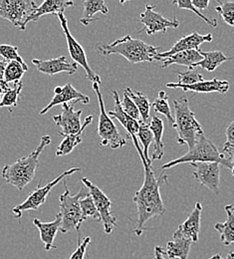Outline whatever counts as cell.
I'll list each match as a JSON object with an SVG mask.
<instances>
[{"label":"cell","mask_w":234,"mask_h":259,"mask_svg":"<svg viewBox=\"0 0 234 259\" xmlns=\"http://www.w3.org/2000/svg\"><path fill=\"white\" fill-rule=\"evenodd\" d=\"M75 104H77V102H73L71 104H63L62 113L60 115L53 116L54 123L62 130L58 132L59 135L62 137L76 134L82 128V125H81L82 110L75 111L74 110Z\"/></svg>","instance_id":"cell-14"},{"label":"cell","mask_w":234,"mask_h":259,"mask_svg":"<svg viewBox=\"0 0 234 259\" xmlns=\"http://www.w3.org/2000/svg\"><path fill=\"white\" fill-rule=\"evenodd\" d=\"M202 59L203 57L201 54V50L181 51L168 58L163 59V64L161 65V68H167L172 64L182 65L189 68H195Z\"/></svg>","instance_id":"cell-24"},{"label":"cell","mask_w":234,"mask_h":259,"mask_svg":"<svg viewBox=\"0 0 234 259\" xmlns=\"http://www.w3.org/2000/svg\"><path fill=\"white\" fill-rule=\"evenodd\" d=\"M212 34L208 33L205 35H201L197 31L191 33L190 35H185L177 40L173 46L166 52L159 53L157 55L156 61H162L163 59L168 58L178 52L181 51H190V50H200V46L204 42H211L212 41Z\"/></svg>","instance_id":"cell-15"},{"label":"cell","mask_w":234,"mask_h":259,"mask_svg":"<svg viewBox=\"0 0 234 259\" xmlns=\"http://www.w3.org/2000/svg\"><path fill=\"white\" fill-rule=\"evenodd\" d=\"M22 88L23 84L20 82L13 85L12 88H9L5 92H3L0 101V108H8L9 112L12 113V107H17L18 97L21 93Z\"/></svg>","instance_id":"cell-32"},{"label":"cell","mask_w":234,"mask_h":259,"mask_svg":"<svg viewBox=\"0 0 234 259\" xmlns=\"http://www.w3.org/2000/svg\"><path fill=\"white\" fill-rule=\"evenodd\" d=\"M92 122H93V116L90 115L85 119V122L82 125V128L78 133L68 135L66 137H64L63 141L60 143V145L57 148L56 156L57 157H63V156H67L69 154H71L73 152V150L79 144L82 143V134L89 125L92 124Z\"/></svg>","instance_id":"cell-25"},{"label":"cell","mask_w":234,"mask_h":259,"mask_svg":"<svg viewBox=\"0 0 234 259\" xmlns=\"http://www.w3.org/2000/svg\"><path fill=\"white\" fill-rule=\"evenodd\" d=\"M161 47L152 46L143 40L134 39L131 35L118 39L110 44L99 42L96 44V50L104 56L120 55L127 59L131 64L142 62H154Z\"/></svg>","instance_id":"cell-2"},{"label":"cell","mask_w":234,"mask_h":259,"mask_svg":"<svg viewBox=\"0 0 234 259\" xmlns=\"http://www.w3.org/2000/svg\"><path fill=\"white\" fill-rule=\"evenodd\" d=\"M36 6L37 4L30 0H0V17L25 31V21Z\"/></svg>","instance_id":"cell-10"},{"label":"cell","mask_w":234,"mask_h":259,"mask_svg":"<svg viewBox=\"0 0 234 259\" xmlns=\"http://www.w3.org/2000/svg\"><path fill=\"white\" fill-rule=\"evenodd\" d=\"M224 209L226 212V221L224 223L215 224L214 228L220 234V241L225 246H229L234 243V215L226 206Z\"/></svg>","instance_id":"cell-28"},{"label":"cell","mask_w":234,"mask_h":259,"mask_svg":"<svg viewBox=\"0 0 234 259\" xmlns=\"http://www.w3.org/2000/svg\"><path fill=\"white\" fill-rule=\"evenodd\" d=\"M226 142L223 146L222 153L230 160L234 166V121L225 130Z\"/></svg>","instance_id":"cell-40"},{"label":"cell","mask_w":234,"mask_h":259,"mask_svg":"<svg viewBox=\"0 0 234 259\" xmlns=\"http://www.w3.org/2000/svg\"><path fill=\"white\" fill-rule=\"evenodd\" d=\"M165 250L161 246L155 247V258L154 259H166L164 257Z\"/></svg>","instance_id":"cell-45"},{"label":"cell","mask_w":234,"mask_h":259,"mask_svg":"<svg viewBox=\"0 0 234 259\" xmlns=\"http://www.w3.org/2000/svg\"><path fill=\"white\" fill-rule=\"evenodd\" d=\"M80 170H81L80 167H72L68 170H65L61 175H59L56 179L48 183L46 186L44 187L38 186L22 203L12 207V212L14 214V218L20 219L24 211L37 210L42 204L45 203L48 194H50V192L54 187H56L64 178H66L68 176H72L75 172H78Z\"/></svg>","instance_id":"cell-8"},{"label":"cell","mask_w":234,"mask_h":259,"mask_svg":"<svg viewBox=\"0 0 234 259\" xmlns=\"http://www.w3.org/2000/svg\"><path fill=\"white\" fill-rule=\"evenodd\" d=\"M209 259H223L222 258V256L220 255V254H215V255H213V256H211Z\"/></svg>","instance_id":"cell-48"},{"label":"cell","mask_w":234,"mask_h":259,"mask_svg":"<svg viewBox=\"0 0 234 259\" xmlns=\"http://www.w3.org/2000/svg\"><path fill=\"white\" fill-rule=\"evenodd\" d=\"M121 104H122V108H123V110L126 114H128L130 117H132L135 121H138V122L142 121L141 115H139V112H138L136 106L134 105L133 100L129 97V95L125 91H124V97H123V100L121 101Z\"/></svg>","instance_id":"cell-41"},{"label":"cell","mask_w":234,"mask_h":259,"mask_svg":"<svg viewBox=\"0 0 234 259\" xmlns=\"http://www.w3.org/2000/svg\"><path fill=\"white\" fill-rule=\"evenodd\" d=\"M65 192L59 197V215L61 217V227L60 231L62 233H68L72 230L80 232L82 224L85 222L82 217L80 200L87 196L89 192L85 189H81L76 194H70L68 189L67 182H64Z\"/></svg>","instance_id":"cell-6"},{"label":"cell","mask_w":234,"mask_h":259,"mask_svg":"<svg viewBox=\"0 0 234 259\" xmlns=\"http://www.w3.org/2000/svg\"><path fill=\"white\" fill-rule=\"evenodd\" d=\"M125 92L129 95V97L133 100L134 105L136 106V108L139 112V115H141L142 122L149 124L150 112H151V107H152V105L149 101V98L142 92H134L130 87L126 88Z\"/></svg>","instance_id":"cell-29"},{"label":"cell","mask_w":234,"mask_h":259,"mask_svg":"<svg viewBox=\"0 0 234 259\" xmlns=\"http://www.w3.org/2000/svg\"><path fill=\"white\" fill-rule=\"evenodd\" d=\"M178 84L180 85H194L203 81V76L197 68H189L186 71H179L176 73Z\"/></svg>","instance_id":"cell-36"},{"label":"cell","mask_w":234,"mask_h":259,"mask_svg":"<svg viewBox=\"0 0 234 259\" xmlns=\"http://www.w3.org/2000/svg\"><path fill=\"white\" fill-rule=\"evenodd\" d=\"M201 54L202 55L203 59L200 63H198L197 67H201L208 72H212L222 63H224L228 60H232V58L226 57L221 51L202 52L201 50Z\"/></svg>","instance_id":"cell-30"},{"label":"cell","mask_w":234,"mask_h":259,"mask_svg":"<svg viewBox=\"0 0 234 259\" xmlns=\"http://www.w3.org/2000/svg\"><path fill=\"white\" fill-rule=\"evenodd\" d=\"M73 102H81L84 105H87L90 103V98L78 90H76L70 83L63 86L62 92L58 95H54L50 103L40 112V115H45L49 110H51L53 107L58 106V105H63V104H68V103H73Z\"/></svg>","instance_id":"cell-20"},{"label":"cell","mask_w":234,"mask_h":259,"mask_svg":"<svg viewBox=\"0 0 234 259\" xmlns=\"http://www.w3.org/2000/svg\"><path fill=\"white\" fill-rule=\"evenodd\" d=\"M232 174H233V176H234V166H233V169H232Z\"/></svg>","instance_id":"cell-50"},{"label":"cell","mask_w":234,"mask_h":259,"mask_svg":"<svg viewBox=\"0 0 234 259\" xmlns=\"http://www.w3.org/2000/svg\"><path fill=\"white\" fill-rule=\"evenodd\" d=\"M81 182L88 189L89 194L94 200L96 208L100 214L101 222L104 227V231L107 234L112 233L114 228L118 227V224H117V219L114 218L111 212V207L113 204L111 199L105 194L100 188L94 185L87 178H82Z\"/></svg>","instance_id":"cell-11"},{"label":"cell","mask_w":234,"mask_h":259,"mask_svg":"<svg viewBox=\"0 0 234 259\" xmlns=\"http://www.w3.org/2000/svg\"><path fill=\"white\" fill-rule=\"evenodd\" d=\"M193 5L199 10V9H207L209 5V0H194L192 1Z\"/></svg>","instance_id":"cell-44"},{"label":"cell","mask_w":234,"mask_h":259,"mask_svg":"<svg viewBox=\"0 0 234 259\" xmlns=\"http://www.w3.org/2000/svg\"><path fill=\"white\" fill-rule=\"evenodd\" d=\"M73 1H67V0H45L40 6H36L34 8L33 12L27 17L25 21V26L29 22H36L39 18H41L44 15L52 14L57 16L59 13L65 12V9L73 6Z\"/></svg>","instance_id":"cell-19"},{"label":"cell","mask_w":234,"mask_h":259,"mask_svg":"<svg viewBox=\"0 0 234 259\" xmlns=\"http://www.w3.org/2000/svg\"><path fill=\"white\" fill-rule=\"evenodd\" d=\"M91 242V237L90 236H86L84 238V240L82 241V243L78 245L77 249L72 253V255L70 256L69 259H84L86 255V251H87V247Z\"/></svg>","instance_id":"cell-42"},{"label":"cell","mask_w":234,"mask_h":259,"mask_svg":"<svg viewBox=\"0 0 234 259\" xmlns=\"http://www.w3.org/2000/svg\"><path fill=\"white\" fill-rule=\"evenodd\" d=\"M50 144V136H43L38 147L28 156L23 157L11 164L4 165L1 171V177L7 184L13 186L18 191H22L33 181L36 169L39 165V157L43 150Z\"/></svg>","instance_id":"cell-3"},{"label":"cell","mask_w":234,"mask_h":259,"mask_svg":"<svg viewBox=\"0 0 234 259\" xmlns=\"http://www.w3.org/2000/svg\"><path fill=\"white\" fill-rule=\"evenodd\" d=\"M2 94H3V91L0 89V101H1V98H2Z\"/></svg>","instance_id":"cell-49"},{"label":"cell","mask_w":234,"mask_h":259,"mask_svg":"<svg viewBox=\"0 0 234 259\" xmlns=\"http://www.w3.org/2000/svg\"><path fill=\"white\" fill-rule=\"evenodd\" d=\"M112 94H113V98L115 101V109L113 111H109L108 115L111 118L118 120V122L122 125V127L127 131L130 138L136 137L137 132L139 129V122L135 121L132 117H130L128 114H126L124 112L118 92L116 90H114L112 92Z\"/></svg>","instance_id":"cell-22"},{"label":"cell","mask_w":234,"mask_h":259,"mask_svg":"<svg viewBox=\"0 0 234 259\" xmlns=\"http://www.w3.org/2000/svg\"><path fill=\"white\" fill-rule=\"evenodd\" d=\"M152 107L156 112L164 115L167 118L168 123L171 125V127H173L174 117H172L171 115L169 104H168V96L165 91H161L159 93V96L154 101V103L152 104Z\"/></svg>","instance_id":"cell-34"},{"label":"cell","mask_w":234,"mask_h":259,"mask_svg":"<svg viewBox=\"0 0 234 259\" xmlns=\"http://www.w3.org/2000/svg\"><path fill=\"white\" fill-rule=\"evenodd\" d=\"M194 168V178L201 186L218 194L220 184V164L218 162H191Z\"/></svg>","instance_id":"cell-13"},{"label":"cell","mask_w":234,"mask_h":259,"mask_svg":"<svg viewBox=\"0 0 234 259\" xmlns=\"http://www.w3.org/2000/svg\"><path fill=\"white\" fill-rule=\"evenodd\" d=\"M6 61L4 60H0V89L5 92L6 90H8L10 87L8 86V84L5 82V79H4V73H5V69H6V66H7Z\"/></svg>","instance_id":"cell-43"},{"label":"cell","mask_w":234,"mask_h":259,"mask_svg":"<svg viewBox=\"0 0 234 259\" xmlns=\"http://www.w3.org/2000/svg\"><path fill=\"white\" fill-rule=\"evenodd\" d=\"M174 108V125L173 129L176 131V142L179 145H188L189 150L193 149L198 140L204 132L201 124L196 118L195 113L191 110L189 100L181 97L173 101Z\"/></svg>","instance_id":"cell-4"},{"label":"cell","mask_w":234,"mask_h":259,"mask_svg":"<svg viewBox=\"0 0 234 259\" xmlns=\"http://www.w3.org/2000/svg\"><path fill=\"white\" fill-rule=\"evenodd\" d=\"M167 88L176 89L179 88L184 92H194V93H218V94H225L229 90V83L227 81L218 80L217 78H213L209 81H201L200 83L194 85H180L178 83H167Z\"/></svg>","instance_id":"cell-18"},{"label":"cell","mask_w":234,"mask_h":259,"mask_svg":"<svg viewBox=\"0 0 234 259\" xmlns=\"http://www.w3.org/2000/svg\"><path fill=\"white\" fill-rule=\"evenodd\" d=\"M93 89L98 97L100 115L98 123V136L101 139V147H109L113 150L122 149L127 145V140L120 134L117 126L115 125L112 118L108 115L105 110V104L101 93L100 85L93 83Z\"/></svg>","instance_id":"cell-7"},{"label":"cell","mask_w":234,"mask_h":259,"mask_svg":"<svg viewBox=\"0 0 234 259\" xmlns=\"http://www.w3.org/2000/svg\"><path fill=\"white\" fill-rule=\"evenodd\" d=\"M191 162H218L219 164H222L231 170L233 169V164L230 160L223 153H220L215 145L210 140H208L205 135L201 136L194 148L189 150L186 154L165 163L162 166V169L165 170L181 163Z\"/></svg>","instance_id":"cell-5"},{"label":"cell","mask_w":234,"mask_h":259,"mask_svg":"<svg viewBox=\"0 0 234 259\" xmlns=\"http://www.w3.org/2000/svg\"><path fill=\"white\" fill-rule=\"evenodd\" d=\"M172 5H176L179 9H185V10H190L194 13H196L201 19H202L204 22H206L208 25H210L211 27L215 28L217 26V21L215 19H209L206 16H204L202 13H201L194 5L193 2L191 0H175L172 1L171 3Z\"/></svg>","instance_id":"cell-39"},{"label":"cell","mask_w":234,"mask_h":259,"mask_svg":"<svg viewBox=\"0 0 234 259\" xmlns=\"http://www.w3.org/2000/svg\"><path fill=\"white\" fill-rule=\"evenodd\" d=\"M201 212L202 205L201 202H197L189 218L174 231L172 238H185L197 243L201 231Z\"/></svg>","instance_id":"cell-16"},{"label":"cell","mask_w":234,"mask_h":259,"mask_svg":"<svg viewBox=\"0 0 234 259\" xmlns=\"http://www.w3.org/2000/svg\"><path fill=\"white\" fill-rule=\"evenodd\" d=\"M80 206H81L82 217L84 221H87L90 219L96 222H101L100 214L96 208L94 200L90 194L80 200Z\"/></svg>","instance_id":"cell-35"},{"label":"cell","mask_w":234,"mask_h":259,"mask_svg":"<svg viewBox=\"0 0 234 259\" xmlns=\"http://www.w3.org/2000/svg\"><path fill=\"white\" fill-rule=\"evenodd\" d=\"M26 71L27 70L19 62H16V61L8 62L4 73L5 82L7 84L12 83L13 85L20 83V80L22 79Z\"/></svg>","instance_id":"cell-33"},{"label":"cell","mask_w":234,"mask_h":259,"mask_svg":"<svg viewBox=\"0 0 234 259\" xmlns=\"http://www.w3.org/2000/svg\"><path fill=\"white\" fill-rule=\"evenodd\" d=\"M63 33L65 35L66 41H67L68 51L70 54V57L72 58L73 62L76 63L78 66H81L85 72H86V77L88 80L92 81L93 83H97L98 85H101L102 81H101V77L99 75H97L93 69L90 67V65L88 63L87 60V55L86 52L84 50V48L78 43V41L74 38V36L72 35V33L70 32L69 26H68V21L65 13H59L57 15Z\"/></svg>","instance_id":"cell-9"},{"label":"cell","mask_w":234,"mask_h":259,"mask_svg":"<svg viewBox=\"0 0 234 259\" xmlns=\"http://www.w3.org/2000/svg\"><path fill=\"white\" fill-rule=\"evenodd\" d=\"M226 207L231 211V213L234 215V203L232 204H228V205H226Z\"/></svg>","instance_id":"cell-46"},{"label":"cell","mask_w":234,"mask_h":259,"mask_svg":"<svg viewBox=\"0 0 234 259\" xmlns=\"http://www.w3.org/2000/svg\"><path fill=\"white\" fill-rule=\"evenodd\" d=\"M150 129L154 135V152L151 161H160L165 155V146L163 143L164 136V122L158 116H153L151 122L149 123Z\"/></svg>","instance_id":"cell-23"},{"label":"cell","mask_w":234,"mask_h":259,"mask_svg":"<svg viewBox=\"0 0 234 259\" xmlns=\"http://www.w3.org/2000/svg\"><path fill=\"white\" fill-rule=\"evenodd\" d=\"M32 64L37 68V70L45 75H56L59 73H67L68 75H74L78 70V65L74 62H69L65 56H60L58 58L49 59V60H40L33 59Z\"/></svg>","instance_id":"cell-17"},{"label":"cell","mask_w":234,"mask_h":259,"mask_svg":"<svg viewBox=\"0 0 234 259\" xmlns=\"http://www.w3.org/2000/svg\"><path fill=\"white\" fill-rule=\"evenodd\" d=\"M215 10L220 15L222 20L234 29V2L218 1V5L215 7Z\"/></svg>","instance_id":"cell-38"},{"label":"cell","mask_w":234,"mask_h":259,"mask_svg":"<svg viewBox=\"0 0 234 259\" xmlns=\"http://www.w3.org/2000/svg\"><path fill=\"white\" fill-rule=\"evenodd\" d=\"M83 6L84 12L83 17L80 19V22L84 26H88L92 22L100 20L99 18L95 17V14H97L98 12H101L104 15L109 13V8L103 0H86L83 3Z\"/></svg>","instance_id":"cell-26"},{"label":"cell","mask_w":234,"mask_h":259,"mask_svg":"<svg viewBox=\"0 0 234 259\" xmlns=\"http://www.w3.org/2000/svg\"><path fill=\"white\" fill-rule=\"evenodd\" d=\"M136 138L139 140V142L143 146V154H144L146 161L149 164L152 165L151 158L149 157V148H150V145L154 142V135L150 129L149 124H146V123L139 121V129L137 132Z\"/></svg>","instance_id":"cell-31"},{"label":"cell","mask_w":234,"mask_h":259,"mask_svg":"<svg viewBox=\"0 0 234 259\" xmlns=\"http://www.w3.org/2000/svg\"><path fill=\"white\" fill-rule=\"evenodd\" d=\"M0 56L3 57L4 61L6 62H12V61L19 62L26 70H28V66L22 59V57L18 54L17 46H12L9 44H0Z\"/></svg>","instance_id":"cell-37"},{"label":"cell","mask_w":234,"mask_h":259,"mask_svg":"<svg viewBox=\"0 0 234 259\" xmlns=\"http://www.w3.org/2000/svg\"><path fill=\"white\" fill-rule=\"evenodd\" d=\"M33 225L40 232V239L44 244V249L46 251H50L51 249L57 248L54 244V239L61 227V217L59 213L56 215L55 220L50 223H43L37 219H34Z\"/></svg>","instance_id":"cell-21"},{"label":"cell","mask_w":234,"mask_h":259,"mask_svg":"<svg viewBox=\"0 0 234 259\" xmlns=\"http://www.w3.org/2000/svg\"><path fill=\"white\" fill-rule=\"evenodd\" d=\"M134 143V148L141 158L144 166L145 179L142 188L135 193L134 202L136 205V225L134 233L141 236L144 232L145 225L151 219L160 215L163 217L166 213V207L161 195V186L167 182V176L161 175L156 178L152 165L149 164L143 154V149L138 145L136 137L131 138Z\"/></svg>","instance_id":"cell-1"},{"label":"cell","mask_w":234,"mask_h":259,"mask_svg":"<svg viewBox=\"0 0 234 259\" xmlns=\"http://www.w3.org/2000/svg\"><path fill=\"white\" fill-rule=\"evenodd\" d=\"M225 259H234V252L233 251H231V252H229L227 255H226V258Z\"/></svg>","instance_id":"cell-47"},{"label":"cell","mask_w":234,"mask_h":259,"mask_svg":"<svg viewBox=\"0 0 234 259\" xmlns=\"http://www.w3.org/2000/svg\"><path fill=\"white\" fill-rule=\"evenodd\" d=\"M139 21L144 27L137 33L146 31L148 35H155L159 32L166 33L168 28H177L179 26V21L175 17L167 19L155 10V5L146 6L145 11L139 16Z\"/></svg>","instance_id":"cell-12"},{"label":"cell","mask_w":234,"mask_h":259,"mask_svg":"<svg viewBox=\"0 0 234 259\" xmlns=\"http://www.w3.org/2000/svg\"><path fill=\"white\" fill-rule=\"evenodd\" d=\"M173 240L168 241L165 255L169 258L188 259L190 255L193 241L185 238H172Z\"/></svg>","instance_id":"cell-27"}]
</instances>
